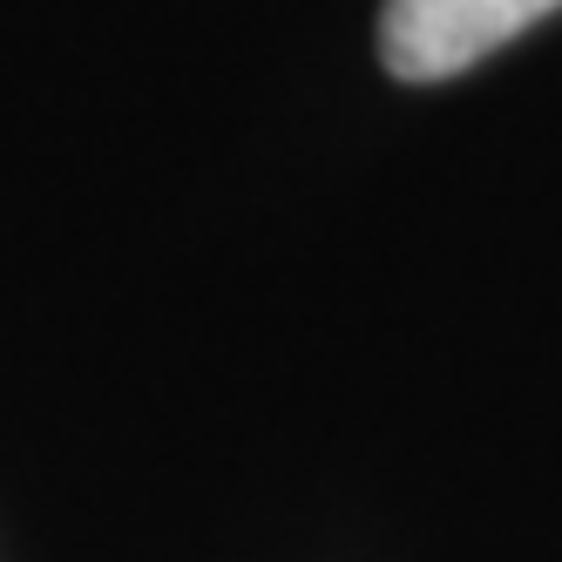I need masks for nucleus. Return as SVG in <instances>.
<instances>
[{"mask_svg":"<svg viewBox=\"0 0 562 562\" xmlns=\"http://www.w3.org/2000/svg\"><path fill=\"white\" fill-rule=\"evenodd\" d=\"M555 8L562 0H386L380 61L400 82H448Z\"/></svg>","mask_w":562,"mask_h":562,"instance_id":"nucleus-1","label":"nucleus"}]
</instances>
